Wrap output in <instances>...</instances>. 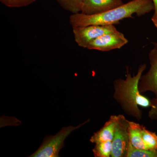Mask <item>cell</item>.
Returning <instances> with one entry per match:
<instances>
[{
  "label": "cell",
  "mask_w": 157,
  "mask_h": 157,
  "mask_svg": "<svg viewBox=\"0 0 157 157\" xmlns=\"http://www.w3.org/2000/svg\"><path fill=\"white\" fill-rule=\"evenodd\" d=\"M152 0H133L117 8L99 14L87 15L81 13L72 14L70 23L72 27L91 25H114L127 18L138 17L154 10Z\"/></svg>",
  "instance_id": "6da1fadb"
},
{
  "label": "cell",
  "mask_w": 157,
  "mask_h": 157,
  "mask_svg": "<svg viewBox=\"0 0 157 157\" xmlns=\"http://www.w3.org/2000/svg\"><path fill=\"white\" fill-rule=\"evenodd\" d=\"M146 67V63L139 65L137 74L133 76L127 67L125 79L118 78L113 82V99L126 114L139 121L143 115L139 107L147 108L151 106V100L141 94L138 86L140 77Z\"/></svg>",
  "instance_id": "7a4b0ae2"
},
{
  "label": "cell",
  "mask_w": 157,
  "mask_h": 157,
  "mask_svg": "<svg viewBox=\"0 0 157 157\" xmlns=\"http://www.w3.org/2000/svg\"><path fill=\"white\" fill-rule=\"evenodd\" d=\"M90 120L76 127L69 126L62 128V130L54 136L45 137L41 146L34 154L29 157H59L60 150L64 147V141L67 137L74 130L81 128L90 121Z\"/></svg>",
  "instance_id": "3957f363"
},
{
  "label": "cell",
  "mask_w": 157,
  "mask_h": 157,
  "mask_svg": "<svg viewBox=\"0 0 157 157\" xmlns=\"http://www.w3.org/2000/svg\"><path fill=\"white\" fill-rule=\"evenodd\" d=\"M73 31L74 39L78 46L86 48L93 40L117 30L114 25H91L73 27Z\"/></svg>",
  "instance_id": "277c9868"
},
{
  "label": "cell",
  "mask_w": 157,
  "mask_h": 157,
  "mask_svg": "<svg viewBox=\"0 0 157 157\" xmlns=\"http://www.w3.org/2000/svg\"><path fill=\"white\" fill-rule=\"evenodd\" d=\"M129 121L124 115L119 114L112 141L111 157H127L130 144Z\"/></svg>",
  "instance_id": "5b68a950"
},
{
  "label": "cell",
  "mask_w": 157,
  "mask_h": 157,
  "mask_svg": "<svg viewBox=\"0 0 157 157\" xmlns=\"http://www.w3.org/2000/svg\"><path fill=\"white\" fill-rule=\"evenodd\" d=\"M128 42L124 35L118 31L99 37L90 42L86 48L102 52L120 49Z\"/></svg>",
  "instance_id": "8992f818"
},
{
  "label": "cell",
  "mask_w": 157,
  "mask_h": 157,
  "mask_svg": "<svg viewBox=\"0 0 157 157\" xmlns=\"http://www.w3.org/2000/svg\"><path fill=\"white\" fill-rule=\"evenodd\" d=\"M153 48L148 53L150 68L148 72L142 75L139 82V89L142 94L151 92L157 97V43H153Z\"/></svg>",
  "instance_id": "52a82bcc"
},
{
  "label": "cell",
  "mask_w": 157,
  "mask_h": 157,
  "mask_svg": "<svg viewBox=\"0 0 157 157\" xmlns=\"http://www.w3.org/2000/svg\"><path fill=\"white\" fill-rule=\"evenodd\" d=\"M123 4L122 0H83L81 13L87 15L99 14Z\"/></svg>",
  "instance_id": "ba28073f"
},
{
  "label": "cell",
  "mask_w": 157,
  "mask_h": 157,
  "mask_svg": "<svg viewBox=\"0 0 157 157\" xmlns=\"http://www.w3.org/2000/svg\"><path fill=\"white\" fill-rule=\"evenodd\" d=\"M119 118V115L111 116L102 128L94 133L90 139V142L96 144L105 141H112Z\"/></svg>",
  "instance_id": "9c48e42d"
},
{
  "label": "cell",
  "mask_w": 157,
  "mask_h": 157,
  "mask_svg": "<svg viewBox=\"0 0 157 157\" xmlns=\"http://www.w3.org/2000/svg\"><path fill=\"white\" fill-rule=\"evenodd\" d=\"M142 127L137 123L129 121L130 143L132 146L138 149L148 150L143 140Z\"/></svg>",
  "instance_id": "30bf717a"
},
{
  "label": "cell",
  "mask_w": 157,
  "mask_h": 157,
  "mask_svg": "<svg viewBox=\"0 0 157 157\" xmlns=\"http://www.w3.org/2000/svg\"><path fill=\"white\" fill-rule=\"evenodd\" d=\"M93 153L95 157H111L112 151L111 141H105L96 143L93 149Z\"/></svg>",
  "instance_id": "8fae6325"
},
{
  "label": "cell",
  "mask_w": 157,
  "mask_h": 157,
  "mask_svg": "<svg viewBox=\"0 0 157 157\" xmlns=\"http://www.w3.org/2000/svg\"><path fill=\"white\" fill-rule=\"evenodd\" d=\"M62 8L72 14L80 13L81 11L83 0H56Z\"/></svg>",
  "instance_id": "7c38bea8"
},
{
  "label": "cell",
  "mask_w": 157,
  "mask_h": 157,
  "mask_svg": "<svg viewBox=\"0 0 157 157\" xmlns=\"http://www.w3.org/2000/svg\"><path fill=\"white\" fill-rule=\"evenodd\" d=\"M142 137L144 142L148 150L157 149V135L155 132L149 131L145 127H142Z\"/></svg>",
  "instance_id": "4fadbf2b"
},
{
  "label": "cell",
  "mask_w": 157,
  "mask_h": 157,
  "mask_svg": "<svg viewBox=\"0 0 157 157\" xmlns=\"http://www.w3.org/2000/svg\"><path fill=\"white\" fill-rule=\"evenodd\" d=\"M127 157H157V149H138L132 146L130 143Z\"/></svg>",
  "instance_id": "5bb4252c"
},
{
  "label": "cell",
  "mask_w": 157,
  "mask_h": 157,
  "mask_svg": "<svg viewBox=\"0 0 157 157\" xmlns=\"http://www.w3.org/2000/svg\"><path fill=\"white\" fill-rule=\"evenodd\" d=\"M37 0H0L3 5L9 8H21L29 6Z\"/></svg>",
  "instance_id": "9a60e30c"
},
{
  "label": "cell",
  "mask_w": 157,
  "mask_h": 157,
  "mask_svg": "<svg viewBox=\"0 0 157 157\" xmlns=\"http://www.w3.org/2000/svg\"><path fill=\"white\" fill-rule=\"evenodd\" d=\"M150 107L148 113V117L152 120L157 121V97L151 100Z\"/></svg>",
  "instance_id": "2e32d148"
},
{
  "label": "cell",
  "mask_w": 157,
  "mask_h": 157,
  "mask_svg": "<svg viewBox=\"0 0 157 157\" xmlns=\"http://www.w3.org/2000/svg\"><path fill=\"white\" fill-rule=\"evenodd\" d=\"M153 2L154 5V13L152 17V19H155L157 17V0H152Z\"/></svg>",
  "instance_id": "e0dca14e"
},
{
  "label": "cell",
  "mask_w": 157,
  "mask_h": 157,
  "mask_svg": "<svg viewBox=\"0 0 157 157\" xmlns=\"http://www.w3.org/2000/svg\"><path fill=\"white\" fill-rule=\"evenodd\" d=\"M152 21L155 27L157 29V17L155 19H152Z\"/></svg>",
  "instance_id": "ac0fdd59"
}]
</instances>
